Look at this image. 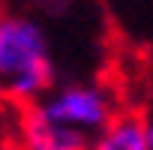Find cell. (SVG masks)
Instances as JSON below:
<instances>
[{
  "mask_svg": "<svg viewBox=\"0 0 153 150\" xmlns=\"http://www.w3.org/2000/svg\"><path fill=\"white\" fill-rule=\"evenodd\" d=\"M54 90L48 36L27 15L0 18V99L12 108L42 102Z\"/></svg>",
  "mask_w": 153,
  "mask_h": 150,
  "instance_id": "1",
  "label": "cell"
},
{
  "mask_svg": "<svg viewBox=\"0 0 153 150\" xmlns=\"http://www.w3.org/2000/svg\"><path fill=\"white\" fill-rule=\"evenodd\" d=\"M36 108L45 117H51L54 123L78 129L90 138L96 132H102L117 114V102H114L111 90L102 87V84H63V87H54L42 102H36Z\"/></svg>",
  "mask_w": 153,
  "mask_h": 150,
  "instance_id": "2",
  "label": "cell"
},
{
  "mask_svg": "<svg viewBox=\"0 0 153 150\" xmlns=\"http://www.w3.org/2000/svg\"><path fill=\"white\" fill-rule=\"evenodd\" d=\"M12 141L21 150H87L90 135L69 129L63 123H54L36 105H27V108H18Z\"/></svg>",
  "mask_w": 153,
  "mask_h": 150,
  "instance_id": "3",
  "label": "cell"
},
{
  "mask_svg": "<svg viewBox=\"0 0 153 150\" xmlns=\"http://www.w3.org/2000/svg\"><path fill=\"white\" fill-rule=\"evenodd\" d=\"M87 150H150L144 117L138 111H117L114 120L90 138Z\"/></svg>",
  "mask_w": 153,
  "mask_h": 150,
  "instance_id": "4",
  "label": "cell"
},
{
  "mask_svg": "<svg viewBox=\"0 0 153 150\" xmlns=\"http://www.w3.org/2000/svg\"><path fill=\"white\" fill-rule=\"evenodd\" d=\"M15 120H18V108L0 99V147L15 138Z\"/></svg>",
  "mask_w": 153,
  "mask_h": 150,
  "instance_id": "5",
  "label": "cell"
},
{
  "mask_svg": "<svg viewBox=\"0 0 153 150\" xmlns=\"http://www.w3.org/2000/svg\"><path fill=\"white\" fill-rule=\"evenodd\" d=\"M144 129H147V141H150V150H153V111L144 117Z\"/></svg>",
  "mask_w": 153,
  "mask_h": 150,
  "instance_id": "6",
  "label": "cell"
},
{
  "mask_svg": "<svg viewBox=\"0 0 153 150\" xmlns=\"http://www.w3.org/2000/svg\"><path fill=\"white\" fill-rule=\"evenodd\" d=\"M0 150H21V147H18L15 141H9V144H3V147H0Z\"/></svg>",
  "mask_w": 153,
  "mask_h": 150,
  "instance_id": "7",
  "label": "cell"
},
{
  "mask_svg": "<svg viewBox=\"0 0 153 150\" xmlns=\"http://www.w3.org/2000/svg\"><path fill=\"white\" fill-rule=\"evenodd\" d=\"M3 15H6V12H3V6H0V18H3Z\"/></svg>",
  "mask_w": 153,
  "mask_h": 150,
  "instance_id": "8",
  "label": "cell"
}]
</instances>
